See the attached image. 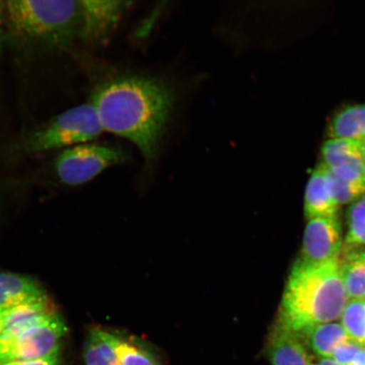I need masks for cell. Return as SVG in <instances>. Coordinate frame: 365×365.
<instances>
[{
    "mask_svg": "<svg viewBox=\"0 0 365 365\" xmlns=\"http://www.w3.org/2000/svg\"><path fill=\"white\" fill-rule=\"evenodd\" d=\"M341 231L336 215L309 219L298 262L319 264L339 258Z\"/></svg>",
    "mask_w": 365,
    "mask_h": 365,
    "instance_id": "8",
    "label": "cell"
},
{
    "mask_svg": "<svg viewBox=\"0 0 365 365\" xmlns=\"http://www.w3.org/2000/svg\"><path fill=\"white\" fill-rule=\"evenodd\" d=\"M339 258L319 264L298 261L284 289L277 324L299 334L341 317L349 302Z\"/></svg>",
    "mask_w": 365,
    "mask_h": 365,
    "instance_id": "2",
    "label": "cell"
},
{
    "mask_svg": "<svg viewBox=\"0 0 365 365\" xmlns=\"http://www.w3.org/2000/svg\"><path fill=\"white\" fill-rule=\"evenodd\" d=\"M120 337L95 327L86 339L84 358L86 365H118L117 346Z\"/></svg>",
    "mask_w": 365,
    "mask_h": 365,
    "instance_id": "15",
    "label": "cell"
},
{
    "mask_svg": "<svg viewBox=\"0 0 365 365\" xmlns=\"http://www.w3.org/2000/svg\"><path fill=\"white\" fill-rule=\"evenodd\" d=\"M46 298L48 296L33 278L0 272V308H11Z\"/></svg>",
    "mask_w": 365,
    "mask_h": 365,
    "instance_id": "11",
    "label": "cell"
},
{
    "mask_svg": "<svg viewBox=\"0 0 365 365\" xmlns=\"http://www.w3.org/2000/svg\"><path fill=\"white\" fill-rule=\"evenodd\" d=\"M116 353L118 365H161L152 353L133 341L120 339Z\"/></svg>",
    "mask_w": 365,
    "mask_h": 365,
    "instance_id": "18",
    "label": "cell"
},
{
    "mask_svg": "<svg viewBox=\"0 0 365 365\" xmlns=\"http://www.w3.org/2000/svg\"><path fill=\"white\" fill-rule=\"evenodd\" d=\"M266 352L272 365H313L300 336L278 324L269 336Z\"/></svg>",
    "mask_w": 365,
    "mask_h": 365,
    "instance_id": "9",
    "label": "cell"
},
{
    "mask_svg": "<svg viewBox=\"0 0 365 365\" xmlns=\"http://www.w3.org/2000/svg\"><path fill=\"white\" fill-rule=\"evenodd\" d=\"M328 138L360 143L365 138V104H351L340 109L328 126Z\"/></svg>",
    "mask_w": 365,
    "mask_h": 365,
    "instance_id": "14",
    "label": "cell"
},
{
    "mask_svg": "<svg viewBox=\"0 0 365 365\" xmlns=\"http://www.w3.org/2000/svg\"><path fill=\"white\" fill-rule=\"evenodd\" d=\"M298 335L304 344L322 358H331L340 345L350 340L341 324L333 322L308 327Z\"/></svg>",
    "mask_w": 365,
    "mask_h": 365,
    "instance_id": "12",
    "label": "cell"
},
{
    "mask_svg": "<svg viewBox=\"0 0 365 365\" xmlns=\"http://www.w3.org/2000/svg\"><path fill=\"white\" fill-rule=\"evenodd\" d=\"M103 131L91 103L63 112L38 129L29 132L11 149L15 156L65 150L88 143Z\"/></svg>",
    "mask_w": 365,
    "mask_h": 365,
    "instance_id": "4",
    "label": "cell"
},
{
    "mask_svg": "<svg viewBox=\"0 0 365 365\" xmlns=\"http://www.w3.org/2000/svg\"><path fill=\"white\" fill-rule=\"evenodd\" d=\"M341 319L350 340L365 346V299L349 301Z\"/></svg>",
    "mask_w": 365,
    "mask_h": 365,
    "instance_id": "17",
    "label": "cell"
},
{
    "mask_svg": "<svg viewBox=\"0 0 365 365\" xmlns=\"http://www.w3.org/2000/svg\"><path fill=\"white\" fill-rule=\"evenodd\" d=\"M346 242L350 245H365V195L349 209Z\"/></svg>",
    "mask_w": 365,
    "mask_h": 365,
    "instance_id": "19",
    "label": "cell"
},
{
    "mask_svg": "<svg viewBox=\"0 0 365 365\" xmlns=\"http://www.w3.org/2000/svg\"><path fill=\"white\" fill-rule=\"evenodd\" d=\"M349 245L339 257L342 281L350 299H365V249Z\"/></svg>",
    "mask_w": 365,
    "mask_h": 365,
    "instance_id": "13",
    "label": "cell"
},
{
    "mask_svg": "<svg viewBox=\"0 0 365 365\" xmlns=\"http://www.w3.org/2000/svg\"><path fill=\"white\" fill-rule=\"evenodd\" d=\"M321 154V164L326 168L363 159L359 143L340 138H328L322 145Z\"/></svg>",
    "mask_w": 365,
    "mask_h": 365,
    "instance_id": "16",
    "label": "cell"
},
{
    "mask_svg": "<svg viewBox=\"0 0 365 365\" xmlns=\"http://www.w3.org/2000/svg\"><path fill=\"white\" fill-rule=\"evenodd\" d=\"M131 3L80 0L78 38L86 44L106 43Z\"/></svg>",
    "mask_w": 365,
    "mask_h": 365,
    "instance_id": "7",
    "label": "cell"
},
{
    "mask_svg": "<svg viewBox=\"0 0 365 365\" xmlns=\"http://www.w3.org/2000/svg\"><path fill=\"white\" fill-rule=\"evenodd\" d=\"M8 308H0V337L3 335L6 327V318Z\"/></svg>",
    "mask_w": 365,
    "mask_h": 365,
    "instance_id": "24",
    "label": "cell"
},
{
    "mask_svg": "<svg viewBox=\"0 0 365 365\" xmlns=\"http://www.w3.org/2000/svg\"><path fill=\"white\" fill-rule=\"evenodd\" d=\"M360 152H361V156L365 163V138L359 143Z\"/></svg>",
    "mask_w": 365,
    "mask_h": 365,
    "instance_id": "26",
    "label": "cell"
},
{
    "mask_svg": "<svg viewBox=\"0 0 365 365\" xmlns=\"http://www.w3.org/2000/svg\"><path fill=\"white\" fill-rule=\"evenodd\" d=\"M6 40V1H0V56H1L4 43Z\"/></svg>",
    "mask_w": 365,
    "mask_h": 365,
    "instance_id": "22",
    "label": "cell"
},
{
    "mask_svg": "<svg viewBox=\"0 0 365 365\" xmlns=\"http://www.w3.org/2000/svg\"><path fill=\"white\" fill-rule=\"evenodd\" d=\"M364 348L363 346L352 340L342 344L335 350L331 359L339 365H352L356 355Z\"/></svg>",
    "mask_w": 365,
    "mask_h": 365,
    "instance_id": "20",
    "label": "cell"
},
{
    "mask_svg": "<svg viewBox=\"0 0 365 365\" xmlns=\"http://www.w3.org/2000/svg\"><path fill=\"white\" fill-rule=\"evenodd\" d=\"M175 103V90L167 82L138 75L105 81L91 103L103 130L131 141L149 164L158 157Z\"/></svg>",
    "mask_w": 365,
    "mask_h": 365,
    "instance_id": "1",
    "label": "cell"
},
{
    "mask_svg": "<svg viewBox=\"0 0 365 365\" xmlns=\"http://www.w3.org/2000/svg\"><path fill=\"white\" fill-rule=\"evenodd\" d=\"M67 328L57 312L0 337V363L31 361L59 353Z\"/></svg>",
    "mask_w": 365,
    "mask_h": 365,
    "instance_id": "5",
    "label": "cell"
},
{
    "mask_svg": "<svg viewBox=\"0 0 365 365\" xmlns=\"http://www.w3.org/2000/svg\"><path fill=\"white\" fill-rule=\"evenodd\" d=\"M79 1H6V39L21 48L56 52L78 38Z\"/></svg>",
    "mask_w": 365,
    "mask_h": 365,
    "instance_id": "3",
    "label": "cell"
},
{
    "mask_svg": "<svg viewBox=\"0 0 365 365\" xmlns=\"http://www.w3.org/2000/svg\"><path fill=\"white\" fill-rule=\"evenodd\" d=\"M0 365H61L59 364V353L49 356L48 358L31 360V361H15L0 363Z\"/></svg>",
    "mask_w": 365,
    "mask_h": 365,
    "instance_id": "21",
    "label": "cell"
},
{
    "mask_svg": "<svg viewBox=\"0 0 365 365\" xmlns=\"http://www.w3.org/2000/svg\"><path fill=\"white\" fill-rule=\"evenodd\" d=\"M313 365H339L334 359L331 358H319L318 359H312Z\"/></svg>",
    "mask_w": 365,
    "mask_h": 365,
    "instance_id": "23",
    "label": "cell"
},
{
    "mask_svg": "<svg viewBox=\"0 0 365 365\" xmlns=\"http://www.w3.org/2000/svg\"><path fill=\"white\" fill-rule=\"evenodd\" d=\"M127 153L116 145L83 143L61 150L53 165L58 180L76 186L93 180L100 173L126 161Z\"/></svg>",
    "mask_w": 365,
    "mask_h": 365,
    "instance_id": "6",
    "label": "cell"
},
{
    "mask_svg": "<svg viewBox=\"0 0 365 365\" xmlns=\"http://www.w3.org/2000/svg\"><path fill=\"white\" fill-rule=\"evenodd\" d=\"M352 365H365V346L356 355Z\"/></svg>",
    "mask_w": 365,
    "mask_h": 365,
    "instance_id": "25",
    "label": "cell"
},
{
    "mask_svg": "<svg viewBox=\"0 0 365 365\" xmlns=\"http://www.w3.org/2000/svg\"><path fill=\"white\" fill-rule=\"evenodd\" d=\"M337 208L326 168L319 163L314 168L305 189V215L309 219L335 216Z\"/></svg>",
    "mask_w": 365,
    "mask_h": 365,
    "instance_id": "10",
    "label": "cell"
}]
</instances>
